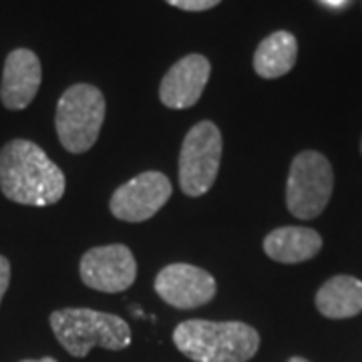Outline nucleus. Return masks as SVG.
<instances>
[{"label":"nucleus","mask_w":362,"mask_h":362,"mask_svg":"<svg viewBox=\"0 0 362 362\" xmlns=\"http://www.w3.org/2000/svg\"><path fill=\"white\" fill-rule=\"evenodd\" d=\"M324 4H328V6H342L346 0H322Z\"/></svg>","instance_id":"a211bd4d"},{"label":"nucleus","mask_w":362,"mask_h":362,"mask_svg":"<svg viewBox=\"0 0 362 362\" xmlns=\"http://www.w3.org/2000/svg\"><path fill=\"white\" fill-rule=\"evenodd\" d=\"M59 344L75 358H85L93 349L125 350L131 328L121 316L93 308H61L49 318Z\"/></svg>","instance_id":"7ed1b4c3"},{"label":"nucleus","mask_w":362,"mask_h":362,"mask_svg":"<svg viewBox=\"0 0 362 362\" xmlns=\"http://www.w3.org/2000/svg\"><path fill=\"white\" fill-rule=\"evenodd\" d=\"M66 180L45 149L28 139H11L0 149V192L14 204L54 206L63 199Z\"/></svg>","instance_id":"f257e3e1"},{"label":"nucleus","mask_w":362,"mask_h":362,"mask_svg":"<svg viewBox=\"0 0 362 362\" xmlns=\"http://www.w3.org/2000/svg\"><path fill=\"white\" fill-rule=\"evenodd\" d=\"M298 59V40L288 30H276L262 40L254 52V71L262 78L288 75Z\"/></svg>","instance_id":"4468645a"},{"label":"nucleus","mask_w":362,"mask_h":362,"mask_svg":"<svg viewBox=\"0 0 362 362\" xmlns=\"http://www.w3.org/2000/svg\"><path fill=\"white\" fill-rule=\"evenodd\" d=\"M171 197V181L161 171H143L119 185L111 199L109 209L117 220L141 223L151 220Z\"/></svg>","instance_id":"6e6552de"},{"label":"nucleus","mask_w":362,"mask_h":362,"mask_svg":"<svg viewBox=\"0 0 362 362\" xmlns=\"http://www.w3.org/2000/svg\"><path fill=\"white\" fill-rule=\"evenodd\" d=\"M334 189V171L326 156L306 149L290 165L286 181V206L298 220H314L322 214Z\"/></svg>","instance_id":"39448f33"},{"label":"nucleus","mask_w":362,"mask_h":362,"mask_svg":"<svg viewBox=\"0 0 362 362\" xmlns=\"http://www.w3.org/2000/svg\"><path fill=\"white\" fill-rule=\"evenodd\" d=\"M173 344L194 362H247L259 350V334L246 322L195 318L175 326Z\"/></svg>","instance_id":"f03ea898"},{"label":"nucleus","mask_w":362,"mask_h":362,"mask_svg":"<svg viewBox=\"0 0 362 362\" xmlns=\"http://www.w3.org/2000/svg\"><path fill=\"white\" fill-rule=\"evenodd\" d=\"M211 75V65L204 54H187L180 59L175 65L165 73L159 85V99L168 109H189L194 107Z\"/></svg>","instance_id":"9d476101"},{"label":"nucleus","mask_w":362,"mask_h":362,"mask_svg":"<svg viewBox=\"0 0 362 362\" xmlns=\"http://www.w3.org/2000/svg\"><path fill=\"white\" fill-rule=\"evenodd\" d=\"M314 302L318 312L332 320L358 316L362 312V280L349 274L332 276L318 288Z\"/></svg>","instance_id":"ddd939ff"},{"label":"nucleus","mask_w":362,"mask_h":362,"mask_svg":"<svg viewBox=\"0 0 362 362\" xmlns=\"http://www.w3.org/2000/svg\"><path fill=\"white\" fill-rule=\"evenodd\" d=\"M223 151L220 127L199 121L185 133L180 151V187L189 197L206 195L218 180Z\"/></svg>","instance_id":"423d86ee"},{"label":"nucleus","mask_w":362,"mask_h":362,"mask_svg":"<svg viewBox=\"0 0 362 362\" xmlns=\"http://www.w3.org/2000/svg\"><path fill=\"white\" fill-rule=\"evenodd\" d=\"M168 4L187 11V13H202V11H209L214 6H218L221 0H165Z\"/></svg>","instance_id":"2eb2a0df"},{"label":"nucleus","mask_w":362,"mask_h":362,"mask_svg":"<svg viewBox=\"0 0 362 362\" xmlns=\"http://www.w3.org/2000/svg\"><path fill=\"white\" fill-rule=\"evenodd\" d=\"M21 362H59L51 358V356H45V358H26V361H21Z\"/></svg>","instance_id":"f3484780"},{"label":"nucleus","mask_w":362,"mask_h":362,"mask_svg":"<svg viewBox=\"0 0 362 362\" xmlns=\"http://www.w3.org/2000/svg\"><path fill=\"white\" fill-rule=\"evenodd\" d=\"M42 83V66L39 57L30 49H14L8 52L2 83H0V101L8 111H23L35 101Z\"/></svg>","instance_id":"9b49d317"},{"label":"nucleus","mask_w":362,"mask_h":362,"mask_svg":"<svg viewBox=\"0 0 362 362\" xmlns=\"http://www.w3.org/2000/svg\"><path fill=\"white\" fill-rule=\"evenodd\" d=\"M288 362H310V361H306V358H302V356H292Z\"/></svg>","instance_id":"6ab92c4d"},{"label":"nucleus","mask_w":362,"mask_h":362,"mask_svg":"<svg viewBox=\"0 0 362 362\" xmlns=\"http://www.w3.org/2000/svg\"><path fill=\"white\" fill-rule=\"evenodd\" d=\"M107 103L99 87L89 83L71 85L61 95L54 113V129L69 153H87L97 143L105 123Z\"/></svg>","instance_id":"20e7f679"},{"label":"nucleus","mask_w":362,"mask_h":362,"mask_svg":"<svg viewBox=\"0 0 362 362\" xmlns=\"http://www.w3.org/2000/svg\"><path fill=\"white\" fill-rule=\"evenodd\" d=\"M78 274L83 284L105 292H125L137 278V259L125 244H109L87 250L78 262Z\"/></svg>","instance_id":"0eeeda50"},{"label":"nucleus","mask_w":362,"mask_h":362,"mask_svg":"<svg viewBox=\"0 0 362 362\" xmlns=\"http://www.w3.org/2000/svg\"><path fill=\"white\" fill-rule=\"evenodd\" d=\"M266 256L278 264H302L308 262L322 250V235L302 226H282L272 230L264 238Z\"/></svg>","instance_id":"f8f14e48"},{"label":"nucleus","mask_w":362,"mask_h":362,"mask_svg":"<svg viewBox=\"0 0 362 362\" xmlns=\"http://www.w3.org/2000/svg\"><path fill=\"white\" fill-rule=\"evenodd\" d=\"M361 156H362V139H361Z\"/></svg>","instance_id":"aec40b11"},{"label":"nucleus","mask_w":362,"mask_h":362,"mask_svg":"<svg viewBox=\"0 0 362 362\" xmlns=\"http://www.w3.org/2000/svg\"><path fill=\"white\" fill-rule=\"evenodd\" d=\"M8 286H11V262L0 254V304L4 294L8 292Z\"/></svg>","instance_id":"dca6fc26"},{"label":"nucleus","mask_w":362,"mask_h":362,"mask_svg":"<svg viewBox=\"0 0 362 362\" xmlns=\"http://www.w3.org/2000/svg\"><path fill=\"white\" fill-rule=\"evenodd\" d=\"M157 296L177 310H195L209 304L218 294L216 278L194 264H169L156 276Z\"/></svg>","instance_id":"1a4fd4ad"}]
</instances>
